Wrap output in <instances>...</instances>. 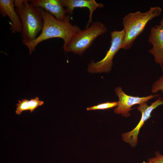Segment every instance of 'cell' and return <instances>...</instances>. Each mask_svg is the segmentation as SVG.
<instances>
[{
	"label": "cell",
	"instance_id": "obj_1",
	"mask_svg": "<svg viewBox=\"0 0 163 163\" xmlns=\"http://www.w3.org/2000/svg\"><path fill=\"white\" fill-rule=\"evenodd\" d=\"M39 8L43 19V28L40 34L35 40L24 44L28 48L29 54H31L35 50L37 46L41 42L54 38L63 40V48L65 50L72 38L81 30L80 28L78 26L71 23L70 15H66L62 20H59L48 11Z\"/></svg>",
	"mask_w": 163,
	"mask_h": 163
},
{
	"label": "cell",
	"instance_id": "obj_2",
	"mask_svg": "<svg viewBox=\"0 0 163 163\" xmlns=\"http://www.w3.org/2000/svg\"><path fill=\"white\" fill-rule=\"evenodd\" d=\"M29 1L14 0L15 9L22 25L21 34L23 44L35 40L43 26V19L39 8L33 6Z\"/></svg>",
	"mask_w": 163,
	"mask_h": 163
},
{
	"label": "cell",
	"instance_id": "obj_3",
	"mask_svg": "<svg viewBox=\"0 0 163 163\" xmlns=\"http://www.w3.org/2000/svg\"><path fill=\"white\" fill-rule=\"evenodd\" d=\"M161 11L160 7H155L150 8L145 13L138 11L129 13L125 16L123 21L125 37L121 49L124 50L130 49L134 41L142 32L147 23L153 18L159 16Z\"/></svg>",
	"mask_w": 163,
	"mask_h": 163
},
{
	"label": "cell",
	"instance_id": "obj_4",
	"mask_svg": "<svg viewBox=\"0 0 163 163\" xmlns=\"http://www.w3.org/2000/svg\"><path fill=\"white\" fill-rule=\"evenodd\" d=\"M107 30L106 27L102 23L94 22L90 27L75 34L69 42L64 51L81 55L90 47L95 39Z\"/></svg>",
	"mask_w": 163,
	"mask_h": 163
},
{
	"label": "cell",
	"instance_id": "obj_5",
	"mask_svg": "<svg viewBox=\"0 0 163 163\" xmlns=\"http://www.w3.org/2000/svg\"><path fill=\"white\" fill-rule=\"evenodd\" d=\"M111 45L105 57L100 61L95 62L94 59L89 63L87 70L90 73H108L111 71L113 59L121 47L123 42L125 32L123 30H114L110 33Z\"/></svg>",
	"mask_w": 163,
	"mask_h": 163
},
{
	"label": "cell",
	"instance_id": "obj_6",
	"mask_svg": "<svg viewBox=\"0 0 163 163\" xmlns=\"http://www.w3.org/2000/svg\"><path fill=\"white\" fill-rule=\"evenodd\" d=\"M163 100L161 97H159L150 105H148L146 103L139 105L137 108L142 114L140 120L133 130L122 134V138L124 141L133 147L137 145L138 136L141 128L145 122L151 117V113L153 110L158 106L163 105Z\"/></svg>",
	"mask_w": 163,
	"mask_h": 163
},
{
	"label": "cell",
	"instance_id": "obj_7",
	"mask_svg": "<svg viewBox=\"0 0 163 163\" xmlns=\"http://www.w3.org/2000/svg\"><path fill=\"white\" fill-rule=\"evenodd\" d=\"M114 91L119 98V100L117 102V107L114 109V112L126 117L130 116L129 112L133 110L131 108L132 106L146 103L149 100L159 95L157 94L142 97L129 95L126 94L120 87L116 88Z\"/></svg>",
	"mask_w": 163,
	"mask_h": 163
},
{
	"label": "cell",
	"instance_id": "obj_8",
	"mask_svg": "<svg viewBox=\"0 0 163 163\" xmlns=\"http://www.w3.org/2000/svg\"><path fill=\"white\" fill-rule=\"evenodd\" d=\"M148 41L153 46L149 52L154 56L155 63L159 64L163 69V18L161 19L159 24L151 28Z\"/></svg>",
	"mask_w": 163,
	"mask_h": 163
},
{
	"label": "cell",
	"instance_id": "obj_9",
	"mask_svg": "<svg viewBox=\"0 0 163 163\" xmlns=\"http://www.w3.org/2000/svg\"><path fill=\"white\" fill-rule=\"evenodd\" d=\"M63 7H65L67 13L72 15L75 8H87L89 10V19L86 26L88 28L90 24H92V17L94 12L98 8H102L104 5L97 3L94 0H61Z\"/></svg>",
	"mask_w": 163,
	"mask_h": 163
},
{
	"label": "cell",
	"instance_id": "obj_10",
	"mask_svg": "<svg viewBox=\"0 0 163 163\" xmlns=\"http://www.w3.org/2000/svg\"><path fill=\"white\" fill-rule=\"evenodd\" d=\"M0 13L2 17H9L12 23L10 28L12 33H21L22 25L14 8V0H0Z\"/></svg>",
	"mask_w": 163,
	"mask_h": 163
},
{
	"label": "cell",
	"instance_id": "obj_11",
	"mask_svg": "<svg viewBox=\"0 0 163 163\" xmlns=\"http://www.w3.org/2000/svg\"><path fill=\"white\" fill-rule=\"evenodd\" d=\"M30 2L34 7L43 8L59 20L63 19L67 13L62 7L61 0H33Z\"/></svg>",
	"mask_w": 163,
	"mask_h": 163
},
{
	"label": "cell",
	"instance_id": "obj_12",
	"mask_svg": "<svg viewBox=\"0 0 163 163\" xmlns=\"http://www.w3.org/2000/svg\"><path fill=\"white\" fill-rule=\"evenodd\" d=\"M117 102H107L101 104H99L98 105L88 107L86 108L87 110H104L112 108L117 106Z\"/></svg>",
	"mask_w": 163,
	"mask_h": 163
},
{
	"label": "cell",
	"instance_id": "obj_13",
	"mask_svg": "<svg viewBox=\"0 0 163 163\" xmlns=\"http://www.w3.org/2000/svg\"><path fill=\"white\" fill-rule=\"evenodd\" d=\"M16 105L15 113L17 115H20L24 111L29 110V100L27 99L19 100Z\"/></svg>",
	"mask_w": 163,
	"mask_h": 163
},
{
	"label": "cell",
	"instance_id": "obj_14",
	"mask_svg": "<svg viewBox=\"0 0 163 163\" xmlns=\"http://www.w3.org/2000/svg\"><path fill=\"white\" fill-rule=\"evenodd\" d=\"M44 103V102L40 100L37 97L31 99L29 100V110L32 113L38 107L42 105Z\"/></svg>",
	"mask_w": 163,
	"mask_h": 163
},
{
	"label": "cell",
	"instance_id": "obj_15",
	"mask_svg": "<svg viewBox=\"0 0 163 163\" xmlns=\"http://www.w3.org/2000/svg\"><path fill=\"white\" fill-rule=\"evenodd\" d=\"M159 91L163 92V76L160 77L159 79L156 81L152 86V92L156 93Z\"/></svg>",
	"mask_w": 163,
	"mask_h": 163
},
{
	"label": "cell",
	"instance_id": "obj_16",
	"mask_svg": "<svg viewBox=\"0 0 163 163\" xmlns=\"http://www.w3.org/2000/svg\"><path fill=\"white\" fill-rule=\"evenodd\" d=\"M155 155V157L149 159L148 161L154 163H163V155L158 151L156 152Z\"/></svg>",
	"mask_w": 163,
	"mask_h": 163
},
{
	"label": "cell",
	"instance_id": "obj_17",
	"mask_svg": "<svg viewBox=\"0 0 163 163\" xmlns=\"http://www.w3.org/2000/svg\"><path fill=\"white\" fill-rule=\"evenodd\" d=\"M142 163H154L152 162L148 161V162H147L145 161H144Z\"/></svg>",
	"mask_w": 163,
	"mask_h": 163
},
{
	"label": "cell",
	"instance_id": "obj_18",
	"mask_svg": "<svg viewBox=\"0 0 163 163\" xmlns=\"http://www.w3.org/2000/svg\"></svg>",
	"mask_w": 163,
	"mask_h": 163
}]
</instances>
